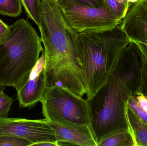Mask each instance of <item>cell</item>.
Returning <instances> with one entry per match:
<instances>
[{
    "label": "cell",
    "mask_w": 147,
    "mask_h": 146,
    "mask_svg": "<svg viewBox=\"0 0 147 146\" xmlns=\"http://www.w3.org/2000/svg\"><path fill=\"white\" fill-rule=\"evenodd\" d=\"M40 18L47 84L66 87L77 85L83 79L82 69L70 29L56 0L40 1Z\"/></svg>",
    "instance_id": "obj_1"
},
{
    "label": "cell",
    "mask_w": 147,
    "mask_h": 146,
    "mask_svg": "<svg viewBox=\"0 0 147 146\" xmlns=\"http://www.w3.org/2000/svg\"><path fill=\"white\" fill-rule=\"evenodd\" d=\"M70 29L89 99L106 82L130 41L120 24L102 31L76 32Z\"/></svg>",
    "instance_id": "obj_2"
},
{
    "label": "cell",
    "mask_w": 147,
    "mask_h": 146,
    "mask_svg": "<svg viewBox=\"0 0 147 146\" xmlns=\"http://www.w3.org/2000/svg\"><path fill=\"white\" fill-rule=\"evenodd\" d=\"M9 27L0 42V87H12L17 92L44 49L37 31L26 20L20 19Z\"/></svg>",
    "instance_id": "obj_3"
},
{
    "label": "cell",
    "mask_w": 147,
    "mask_h": 146,
    "mask_svg": "<svg viewBox=\"0 0 147 146\" xmlns=\"http://www.w3.org/2000/svg\"><path fill=\"white\" fill-rule=\"evenodd\" d=\"M133 96L127 85L113 72L94 96L86 99L90 126L97 144L114 133L129 128L126 108Z\"/></svg>",
    "instance_id": "obj_4"
},
{
    "label": "cell",
    "mask_w": 147,
    "mask_h": 146,
    "mask_svg": "<svg viewBox=\"0 0 147 146\" xmlns=\"http://www.w3.org/2000/svg\"><path fill=\"white\" fill-rule=\"evenodd\" d=\"M42 113L48 121L69 125H90L89 105L82 98L61 86L47 87L41 99Z\"/></svg>",
    "instance_id": "obj_5"
},
{
    "label": "cell",
    "mask_w": 147,
    "mask_h": 146,
    "mask_svg": "<svg viewBox=\"0 0 147 146\" xmlns=\"http://www.w3.org/2000/svg\"><path fill=\"white\" fill-rule=\"evenodd\" d=\"M59 7L66 25L76 32L112 29L121 21L105 3L101 7H90L68 0Z\"/></svg>",
    "instance_id": "obj_6"
},
{
    "label": "cell",
    "mask_w": 147,
    "mask_h": 146,
    "mask_svg": "<svg viewBox=\"0 0 147 146\" xmlns=\"http://www.w3.org/2000/svg\"><path fill=\"white\" fill-rule=\"evenodd\" d=\"M1 135H12L26 139L32 142V145L46 141H57L54 130L46 119L30 120L1 117Z\"/></svg>",
    "instance_id": "obj_7"
},
{
    "label": "cell",
    "mask_w": 147,
    "mask_h": 146,
    "mask_svg": "<svg viewBox=\"0 0 147 146\" xmlns=\"http://www.w3.org/2000/svg\"><path fill=\"white\" fill-rule=\"evenodd\" d=\"M141 71L140 51L136 43L130 41L122 52L113 72L126 83L134 96L139 93Z\"/></svg>",
    "instance_id": "obj_8"
},
{
    "label": "cell",
    "mask_w": 147,
    "mask_h": 146,
    "mask_svg": "<svg viewBox=\"0 0 147 146\" xmlns=\"http://www.w3.org/2000/svg\"><path fill=\"white\" fill-rule=\"evenodd\" d=\"M45 64L43 51L27 79L17 91V99L21 108L32 109L41 101L47 88L44 72Z\"/></svg>",
    "instance_id": "obj_9"
},
{
    "label": "cell",
    "mask_w": 147,
    "mask_h": 146,
    "mask_svg": "<svg viewBox=\"0 0 147 146\" xmlns=\"http://www.w3.org/2000/svg\"><path fill=\"white\" fill-rule=\"evenodd\" d=\"M129 7L121 28L130 41L147 45V0H138Z\"/></svg>",
    "instance_id": "obj_10"
},
{
    "label": "cell",
    "mask_w": 147,
    "mask_h": 146,
    "mask_svg": "<svg viewBox=\"0 0 147 146\" xmlns=\"http://www.w3.org/2000/svg\"><path fill=\"white\" fill-rule=\"evenodd\" d=\"M57 141H68L73 145L97 146L90 125H69L48 121Z\"/></svg>",
    "instance_id": "obj_11"
},
{
    "label": "cell",
    "mask_w": 147,
    "mask_h": 146,
    "mask_svg": "<svg viewBox=\"0 0 147 146\" xmlns=\"http://www.w3.org/2000/svg\"><path fill=\"white\" fill-rule=\"evenodd\" d=\"M126 115L129 129L134 136L136 146H147V124L128 104L126 106Z\"/></svg>",
    "instance_id": "obj_12"
},
{
    "label": "cell",
    "mask_w": 147,
    "mask_h": 146,
    "mask_svg": "<svg viewBox=\"0 0 147 146\" xmlns=\"http://www.w3.org/2000/svg\"><path fill=\"white\" fill-rule=\"evenodd\" d=\"M97 146H136L129 129L114 133L98 142Z\"/></svg>",
    "instance_id": "obj_13"
},
{
    "label": "cell",
    "mask_w": 147,
    "mask_h": 146,
    "mask_svg": "<svg viewBox=\"0 0 147 146\" xmlns=\"http://www.w3.org/2000/svg\"><path fill=\"white\" fill-rule=\"evenodd\" d=\"M21 0H0V14L17 17L22 13Z\"/></svg>",
    "instance_id": "obj_14"
},
{
    "label": "cell",
    "mask_w": 147,
    "mask_h": 146,
    "mask_svg": "<svg viewBox=\"0 0 147 146\" xmlns=\"http://www.w3.org/2000/svg\"><path fill=\"white\" fill-rule=\"evenodd\" d=\"M28 17L40 27V0H21Z\"/></svg>",
    "instance_id": "obj_15"
},
{
    "label": "cell",
    "mask_w": 147,
    "mask_h": 146,
    "mask_svg": "<svg viewBox=\"0 0 147 146\" xmlns=\"http://www.w3.org/2000/svg\"><path fill=\"white\" fill-rule=\"evenodd\" d=\"M28 140L10 135H0V146H31Z\"/></svg>",
    "instance_id": "obj_16"
},
{
    "label": "cell",
    "mask_w": 147,
    "mask_h": 146,
    "mask_svg": "<svg viewBox=\"0 0 147 146\" xmlns=\"http://www.w3.org/2000/svg\"><path fill=\"white\" fill-rule=\"evenodd\" d=\"M104 1L110 11L118 19L122 20L126 15L128 9L117 0H104Z\"/></svg>",
    "instance_id": "obj_17"
},
{
    "label": "cell",
    "mask_w": 147,
    "mask_h": 146,
    "mask_svg": "<svg viewBox=\"0 0 147 146\" xmlns=\"http://www.w3.org/2000/svg\"><path fill=\"white\" fill-rule=\"evenodd\" d=\"M13 101L12 97L4 92L3 89L0 90V117H8Z\"/></svg>",
    "instance_id": "obj_18"
},
{
    "label": "cell",
    "mask_w": 147,
    "mask_h": 146,
    "mask_svg": "<svg viewBox=\"0 0 147 146\" xmlns=\"http://www.w3.org/2000/svg\"><path fill=\"white\" fill-rule=\"evenodd\" d=\"M140 52L141 71L140 85L138 94L142 93L144 96H147V62L143 57L141 51H140Z\"/></svg>",
    "instance_id": "obj_19"
},
{
    "label": "cell",
    "mask_w": 147,
    "mask_h": 146,
    "mask_svg": "<svg viewBox=\"0 0 147 146\" xmlns=\"http://www.w3.org/2000/svg\"><path fill=\"white\" fill-rule=\"evenodd\" d=\"M59 6L62 5L68 0H56ZM74 1L78 3L90 7L99 8L105 4L104 0H69Z\"/></svg>",
    "instance_id": "obj_20"
},
{
    "label": "cell",
    "mask_w": 147,
    "mask_h": 146,
    "mask_svg": "<svg viewBox=\"0 0 147 146\" xmlns=\"http://www.w3.org/2000/svg\"><path fill=\"white\" fill-rule=\"evenodd\" d=\"M128 104L140 118L147 124V113L139 107L135 96H133L130 99Z\"/></svg>",
    "instance_id": "obj_21"
},
{
    "label": "cell",
    "mask_w": 147,
    "mask_h": 146,
    "mask_svg": "<svg viewBox=\"0 0 147 146\" xmlns=\"http://www.w3.org/2000/svg\"><path fill=\"white\" fill-rule=\"evenodd\" d=\"M134 96L139 107L147 113V96H144L142 93Z\"/></svg>",
    "instance_id": "obj_22"
},
{
    "label": "cell",
    "mask_w": 147,
    "mask_h": 146,
    "mask_svg": "<svg viewBox=\"0 0 147 146\" xmlns=\"http://www.w3.org/2000/svg\"><path fill=\"white\" fill-rule=\"evenodd\" d=\"M9 25L5 24L0 19V42L5 38L9 31Z\"/></svg>",
    "instance_id": "obj_23"
},
{
    "label": "cell",
    "mask_w": 147,
    "mask_h": 146,
    "mask_svg": "<svg viewBox=\"0 0 147 146\" xmlns=\"http://www.w3.org/2000/svg\"><path fill=\"white\" fill-rule=\"evenodd\" d=\"M136 43L137 44V45L140 49V50L141 51L143 57L147 62V45L140 43Z\"/></svg>",
    "instance_id": "obj_24"
},
{
    "label": "cell",
    "mask_w": 147,
    "mask_h": 146,
    "mask_svg": "<svg viewBox=\"0 0 147 146\" xmlns=\"http://www.w3.org/2000/svg\"><path fill=\"white\" fill-rule=\"evenodd\" d=\"M31 146H58V145L57 144V142L46 141V142L34 144Z\"/></svg>",
    "instance_id": "obj_25"
},
{
    "label": "cell",
    "mask_w": 147,
    "mask_h": 146,
    "mask_svg": "<svg viewBox=\"0 0 147 146\" xmlns=\"http://www.w3.org/2000/svg\"><path fill=\"white\" fill-rule=\"evenodd\" d=\"M120 4L124 6L128 10L129 7L131 6L128 0H117Z\"/></svg>",
    "instance_id": "obj_26"
},
{
    "label": "cell",
    "mask_w": 147,
    "mask_h": 146,
    "mask_svg": "<svg viewBox=\"0 0 147 146\" xmlns=\"http://www.w3.org/2000/svg\"><path fill=\"white\" fill-rule=\"evenodd\" d=\"M138 1V0H128L129 2V3H130L131 6L133 5V4H134V3H136Z\"/></svg>",
    "instance_id": "obj_27"
},
{
    "label": "cell",
    "mask_w": 147,
    "mask_h": 146,
    "mask_svg": "<svg viewBox=\"0 0 147 146\" xmlns=\"http://www.w3.org/2000/svg\"><path fill=\"white\" fill-rule=\"evenodd\" d=\"M40 1H56V0H40Z\"/></svg>",
    "instance_id": "obj_28"
}]
</instances>
